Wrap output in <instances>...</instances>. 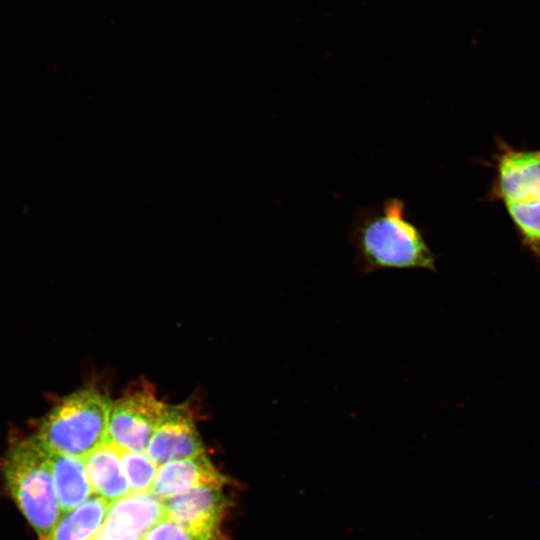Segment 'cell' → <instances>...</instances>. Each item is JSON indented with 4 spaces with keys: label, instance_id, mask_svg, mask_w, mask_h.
Masks as SVG:
<instances>
[{
    "label": "cell",
    "instance_id": "4fadbf2b",
    "mask_svg": "<svg viewBox=\"0 0 540 540\" xmlns=\"http://www.w3.org/2000/svg\"><path fill=\"white\" fill-rule=\"evenodd\" d=\"M120 455L131 492L149 491L158 466L145 452L120 451Z\"/></svg>",
    "mask_w": 540,
    "mask_h": 540
},
{
    "label": "cell",
    "instance_id": "5bb4252c",
    "mask_svg": "<svg viewBox=\"0 0 540 540\" xmlns=\"http://www.w3.org/2000/svg\"><path fill=\"white\" fill-rule=\"evenodd\" d=\"M143 540H203L174 520L164 517L155 523Z\"/></svg>",
    "mask_w": 540,
    "mask_h": 540
},
{
    "label": "cell",
    "instance_id": "9c48e42d",
    "mask_svg": "<svg viewBox=\"0 0 540 540\" xmlns=\"http://www.w3.org/2000/svg\"><path fill=\"white\" fill-rule=\"evenodd\" d=\"M227 482L204 453L159 466L149 491L163 501L202 486L222 488Z\"/></svg>",
    "mask_w": 540,
    "mask_h": 540
},
{
    "label": "cell",
    "instance_id": "7a4b0ae2",
    "mask_svg": "<svg viewBox=\"0 0 540 540\" xmlns=\"http://www.w3.org/2000/svg\"><path fill=\"white\" fill-rule=\"evenodd\" d=\"M2 471L11 496L39 540L46 538L63 515L49 451L35 435L16 438L4 455Z\"/></svg>",
    "mask_w": 540,
    "mask_h": 540
},
{
    "label": "cell",
    "instance_id": "277c9868",
    "mask_svg": "<svg viewBox=\"0 0 540 540\" xmlns=\"http://www.w3.org/2000/svg\"><path fill=\"white\" fill-rule=\"evenodd\" d=\"M112 403L94 387L79 389L43 417L35 437L51 452L85 458L105 443Z\"/></svg>",
    "mask_w": 540,
    "mask_h": 540
},
{
    "label": "cell",
    "instance_id": "52a82bcc",
    "mask_svg": "<svg viewBox=\"0 0 540 540\" xmlns=\"http://www.w3.org/2000/svg\"><path fill=\"white\" fill-rule=\"evenodd\" d=\"M165 516L163 501L150 491L131 492L110 503L93 540H143L149 529Z\"/></svg>",
    "mask_w": 540,
    "mask_h": 540
},
{
    "label": "cell",
    "instance_id": "ba28073f",
    "mask_svg": "<svg viewBox=\"0 0 540 540\" xmlns=\"http://www.w3.org/2000/svg\"><path fill=\"white\" fill-rule=\"evenodd\" d=\"M146 453L158 467L205 453L187 405L166 404Z\"/></svg>",
    "mask_w": 540,
    "mask_h": 540
},
{
    "label": "cell",
    "instance_id": "30bf717a",
    "mask_svg": "<svg viewBox=\"0 0 540 540\" xmlns=\"http://www.w3.org/2000/svg\"><path fill=\"white\" fill-rule=\"evenodd\" d=\"M84 460L94 495L112 503L131 493L120 450L104 443Z\"/></svg>",
    "mask_w": 540,
    "mask_h": 540
},
{
    "label": "cell",
    "instance_id": "7c38bea8",
    "mask_svg": "<svg viewBox=\"0 0 540 540\" xmlns=\"http://www.w3.org/2000/svg\"><path fill=\"white\" fill-rule=\"evenodd\" d=\"M110 503L93 495L74 510L62 515L51 533L42 540H93L101 528Z\"/></svg>",
    "mask_w": 540,
    "mask_h": 540
},
{
    "label": "cell",
    "instance_id": "8992f818",
    "mask_svg": "<svg viewBox=\"0 0 540 540\" xmlns=\"http://www.w3.org/2000/svg\"><path fill=\"white\" fill-rule=\"evenodd\" d=\"M166 517L203 540H220L227 499L221 487L202 486L163 500Z\"/></svg>",
    "mask_w": 540,
    "mask_h": 540
},
{
    "label": "cell",
    "instance_id": "8fae6325",
    "mask_svg": "<svg viewBox=\"0 0 540 540\" xmlns=\"http://www.w3.org/2000/svg\"><path fill=\"white\" fill-rule=\"evenodd\" d=\"M49 460L63 514L74 510L94 495L84 458L49 451Z\"/></svg>",
    "mask_w": 540,
    "mask_h": 540
},
{
    "label": "cell",
    "instance_id": "3957f363",
    "mask_svg": "<svg viewBox=\"0 0 540 540\" xmlns=\"http://www.w3.org/2000/svg\"><path fill=\"white\" fill-rule=\"evenodd\" d=\"M489 198L500 201L523 245L540 258V149H519L497 140Z\"/></svg>",
    "mask_w": 540,
    "mask_h": 540
},
{
    "label": "cell",
    "instance_id": "5b68a950",
    "mask_svg": "<svg viewBox=\"0 0 540 540\" xmlns=\"http://www.w3.org/2000/svg\"><path fill=\"white\" fill-rule=\"evenodd\" d=\"M166 404L148 388L112 403L105 443L120 451L147 452Z\"/></svg>",
    "mask_w": 540,
    "mask_h": 540
},
{
    "label": "cell",
    "instance_id": "6da1fadb",
    "mask_svg": "<svg viewBox=\"0 0 540 540\" xmlns=\"http://www.w3.org/2000/svg\"><path fill=\"white\" fill-rule=\"evenodd\" d=\"M349 241L356 268L362 274L381 270L436 271V258L420 228L406 217V205L397 197L358 211Z\"/></svg>",
    "mask_w": 540,
    "mask_h": 540
}]
</instances>
